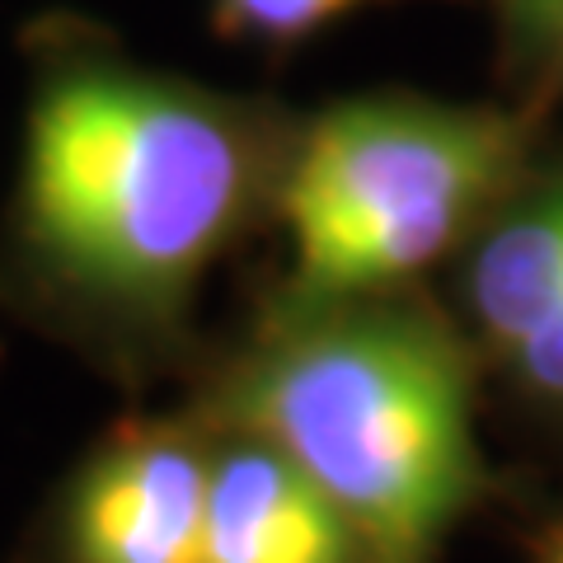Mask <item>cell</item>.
<instances>
[{"instance_id":"5b68a950","label":"cell","mask_w":563,"mask_h":563,"mask_svg":"<svg viewBox=\"0 0 563 563\" xmlns=\"http://www.w3.org/2000/svg\"><path fill=\"white\" fill-rule=\"evenodd\" d=\"M202 563H362V559L343 517L277 446L240 428H211Z\"/></svg>"},{"instance_id":"9c48e42d","label":"cell","mask_w":563,"mask_h":563,"mask_svg":"<svg viewBox=\"0 0 563 563\" xmlns=\"http://www.w3.org/2000/svg\"><path fill=\"white\" fill-rule=\"evenodd\" d=\"M536 563H563V521L544 526V536L536 544Z\"/></svg>"},{"instance_id":"52a82bcc","label":"cell","mask_w":563,"mask_h":563,"mask_svg":"<svg viewBox=\"0 0 563 563\" xmlns=\"http://www.w3.org/2000/svg\"><path fill=\"white\" fill-rule=\"evenodd\" d=\"M372 0H217V29L240 43L291 47Z\"/></svg>"},{"instance_id":"7a4b0ae2","label":"cell","mask_w":563,"mask_h":563,"mask_svg":"<svg viewBox=\"0 0 563 563\" xmlns=\"http://www.w3.org/2000/svg\"><path fill=\"white\" fill-rule=\"evenodd\" d=\"M198 418L277 446L343 517L362 563H442L488 493L474 357L399 291L277 310Z\"/></svg>"},{"instance_id":"3957f363","label":"cell","mask_w":563,"mask_h":563,"mask_svg":"<svg viewBox=\"0 0 563 563\" xmlns=\"http://www.w3.org/2000/svg\"><path fill=\"white\" fill-rule=\"evenodd\" d=\"M526 161V128L484 103L366 95L291 141L277 211L291 235V301L404 291L479 225Z\"/></svg>"},{"instance_id":"8992f818","label":"cell","mask_w":563,"mask_h":563,"mask_svg":"<svg viewBox=\"0 0 563 563\" xmlns=\"http://www.w3.org/2000/svg\"><path fill=\"white\" fill-rule=\"evenodd\" d=\"M465 306L493 357L563 324V188L521 202L479 240L465 268Z\"/></svg>"},{"instance_id":"6da1fadb","label":"cell","mask_w":563,"mask_h":563,"mask_svg":"<svg viewBox=\"0 0 563 563\" xmlns=\"http://www.w3.org/2000/svg\"><path fill=\"white\" fill-rule=\"evenodd\" d=\"M287 151L254 103L70 52L29 99L14 240L103 343L165 347L207 268L277 202Z\"/></svg>"},{"instance_id":"277c9868","label":"cell","mask_w":563,"mask_h":563,"mask_svg":"<svg viewBox=\"0 0 563 563\" xmlns=\"http://www.w3.org/2000/svg\"><path fill=\"white\" fill-rule=\"evenodd\" d=\"M211 428L122 422L76 465L52 521L57 563H202Z\"/></svg>"},{"instance_id":"ba28073f","label":"cell","mask_w":563,"mask_h":563,"mask_svg":"<svg viewBox=\"0 0 563 563\" xmlns=\"http://www.w3.org/2000/svg\"><path fill=\"white\" fill-rule=\"evenodd\" d=\"M517 10L526 14V24H531L540 38L563 57V0H517Z\"/></svg>"}]
</instances>
